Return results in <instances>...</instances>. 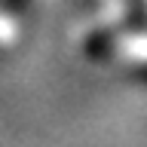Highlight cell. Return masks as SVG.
Returning a JSON list of instances; mask_svg holds the SVG:
<instances>
[{
	"mask_svg": "<svg viewBox=\"0 0 147 147\" xmlns=\"http://www.w3.org/2000/svg\"><path fill=\"white\" fill-rule=\"evenodd\" d=\"M141 55H147V40H141V49H138Z\"/></svg>",
	"mask_w": 147,
	"mask_h": 147,
	"instance_id": "1",
	"label": "cell"
}]
</instances>
